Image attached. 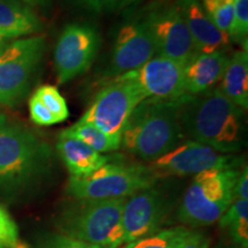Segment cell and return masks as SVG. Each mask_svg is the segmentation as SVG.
I'll use <instances>...</instances> for the list:
<instances>
[{
    "mask_svg": "<svg viewBox=\"0 0 248 248\" xmlns=\"http://www.w3.org/2000/svg\"><path fill=\"white\" fill-rule=\"evenodd\" d=\"M183 137L233 154L243 146L244 109L218 88L183 99L179 114Z\"/></svg>",
    "mask_w": 248,
    "mask_h": 248,
    "instance_id": "cell-1",
    "label": "cell"
},
{
    "mask_svg": "<svg viewBox=\"0 0 248 248\" xmlns=\"http://www.w3.org/2000/svg\"><path fill=\"white\" fill-rule=\"evenodd\" d=\"M53 153L47 142L0 111V192L20 194L51 172Z\"/></svg>",
    "mask_w": 248,
    "mask_h": 248,
    "instance_id": "cell-2",
    "label": "cell"
},
{
    "mask_svg": "<svg viewBox=\"0 0 248 248\" xmlns=\"http://www.w3.org/2000/svg\"><path fill=\"white\" fill-rule=\"evenodd\" d=\"M184 98L141 101L125 124L121 147L150 162L177 147L184 139L179 123Z\"/></svg>",
    "mask_w": 248,
    "mask_h": 248,
    "instance_id": "cell-3",
    "label": "cell"
},
{
    "mask_svg": "<svg viewBox=\"0 0 248 248\" xmlns=\"http://www.w3.org/2000/svg\"><path fill=\"white\" fill-rule=\"evenodd\" d=\"M126 199L76 200L59 214L61 234L102 248L124 245L122 213Z\"/></svg>",
    "mask_w": 248,
    "mask_h": 248,
    "instance_id": "cell-4",
    "label": "cell"
},
{
    "mask_svg": "<svg viewBox=\"0 0 248 248\" xmlns=\"http://www.w3.org/2000/svg\"><path fill=\"white\" fill-rule=\"evenodd\" d=\"M239 172L238 167H230L197 173L182 198L178 221L192 228L218 221L234 200V185Z\"/></svg>",
    "mask_w": 248,
    "mask_h": 248,
    "instance_id": "cell-5",
    "label": "cell"
},
{
    "mask_svg": "<svg viewBox=\"0 0 248 248\" xmlns=\"http://www.w3.org/2000/svg\"><path fill=\"white\" fill-rule=\"evenodd\" d=\"M150 167L107 162L89 175L70 176L66 192L76 200L126 199L156 184Z\"/></svg>",
    "mask_w": 248,
    "mask_h": 248,
    "instance_id": "cell-6",
    "label": "cell"
},
{
    "mask_svg": "<svg viewBox=\"0 0 248 248\" xmlns=\"http://www.w3.org/2000/svg\"><path fill=\"white\" fill-rule=\"evenodd\" d=\"M45 52V39H16L0 54V104L15 106L29 92Z\"/></svg>",
    "mask_w": 248,
    "mask_h": 248,
    "instance_id": "cell-7",
    "label": "cell"
},
{
    "mask_svg": "<svg viewBox=\"0 0 248 248\" xmlns=\"http://www.w3.org/2000/svg\"><path fill=\"white\" fill-rule=\"evenodd\" d=\"M146 95L125 75L108 80L90 105L79 122L90 123L109 136L122 137L125 124L133 110Z\"/></svg>",
    "mask_w": 248,
    "mask_h": 248,
    "instance_id": "cell-8",
    "label": "cell"
},
{
    "mask_svg": "<svg viewBox=\"0 0 248 248\" xmlns=\"http://www.w3.org/2000/svg\"><path fill=\"white\" fill-rule=\"evenodd\" d=\"M101 39L89 24L74 23L62 30L54 49L59 84H64L90 69L97 58Z\"/></svg>",
    "mask_w": 248,
    "mask_h": 248,
    "instance_id": "cell-9",
    "label": "cell"
},
{
    "mask_svg": "<svg viewBox=\"0 0 248 248\" xmlns=\"http://www.w3.org/2000/svg\"><path fill=\"white\" fill-rule=\"evenodd\" d=\"M153 37L156 55L185 64L198 53L176 4H157L142 17Z\"/></svg>",
    "mask_w": 248,
    "mask_h": 248,
    "instance_id": "cell-10",
    "label": "cell"
},
{
    "mask_svg": "<svg viewBox=\"0 0 248 248\" xmlns=\"http://www.w3.org/2000/svg\"><path fill=\"white\" fill-rule=\"evenodd\" d=\"M237 157L224 154L207 145L193 140L181 142L177 147L151 163L150 168L157 178L169 176H188L210 169L238 167Z\"/></svg>",
    "mask_w": 248,
    "mask_h": 248,
    "instance_id": "cell-11",
    "label": "cell"
},
{
    "mask_svg": "<svg viewBox=\"0 0 248 248\" xmlns=\"http://www.w3.org/2000/svg\"><path fill=\"white\" fill-rule=\"evenodd\" d=\"M156 55L153 37L144 18L132 20L121 27L106 71L108 80L137 70Z\"/></svg>",
    "mask_w": 248,
    "mask_h": 248,
    "instance_id": "cell-12",
    "label": "cell"
},
{
    "mask_svg": "<svg viewBox=\"0 0 248 248\" xmlns=\"http://www.w3.org/2000/svg\"><path fill=\"white\" fill-rule=\"evenodd\" d=\"M168 210V198L155 185L126 198L122 213L124 245L159 230Z\"/></svg>",
    "mask_w": 248,
    "mask_h": 248,
    "instance_id": "cell-13",
    "label": "cell"
},
{
    "mask_svg": "<svg viewBox=\"0 0 248 248\" xmlns=\"http://www.w3.org/2000/svg\"><path fill=\"white\" fill-rule=\"evenodd\" d=\"M141 89L146 98L178 100L186 97L184 64L155 55L137 70L123 74Z\"/></svg>",
    "mask_w": 248,
    "mask_h": 248,
    "instance_id": "cell-14",
    "label": "cell"
},
{
    "mask_svg": "<svg viewBox=\"0 0 248 248\" xmlns=\"http://www.w3.org/2000/svg\"><path fill=\"white\" fill-rule=\"evenodd\" d=\"M175 4L190 31L197 52L213 53L224 51L230 38L213 23L199 0H177Z\"/></svg>",
    "mask_w": 248,
    "mask_h": 248,
    "instance_id": "cell-15",
    "label": "cell"
},
{
    "mask_svg": "<svg viewBox=\"0 0 248 248\" xmlns=\"http://www.w3.org/2000/svg\"><path fill=\"white\" fill-rule=\"evenodd\" d=\"M229 57L225 51L213 53H195L184 64V79L187 94L207 92L221 82Z\"/></svg>",
    "mask_w": 248,
    "mask_h": 248,
    "instance_id": "cell-16",
    "label": "cell"
},
{
    "mask_svg": "<svg viewBox=\"0 0 248 248\" xmlns=\"http://www.w3.org/2000/svg\"><path fill=\"white\" fill-rule=\"evenodd\" d=\"M57 152L71 176L89 175L109 162V157L62 130L57 141Z\"/></svg>",
    "mask_w": 248,
    "mask_h": 248,
    "instance_id": "cell-17",
    "label": "cell"
},
{
    "mask_svg": "<svg viewBox=\"0 0 248 248\" xmlns=\"http://www.w3.org/2000/svg\"><path fill=\"white\" fill-rule=\"evenodd\" d=\"M42 30V22L21 0H0V36L11 40Z\"/></svg>",
    "mask_w": 248,
    "mask_h": 248,
    "instance_id": "cell-18",
    "label": "cell"
},
{
    "mask_svg": "<svg viewBox=\"0 0 248 248\" xmlns=\"http://www.w3.org/2000/svg\"><path fill=\"white\" fill-rule=\"evenodd\" d=\"M219 90L226 98H229L240 107H248V52L247 49L235 52L230 57L228 66L221 79Z\"/></svg>",
    "mask_w": 248,
    "mask_h": 248,
    "instance_id": "cell-19",
    "label": "cell"
},
{
    "mask_svg": "<svg viewBox=\"0 0 248 248\" xmlns=\"http://www.w3.org/2000/svg\"><path fill=\"white\" fill-rule=\"evenodd\" d=\"M218 223L219 228L231 238L232 244L248 248V200L234 199Z\"/></svg>",
    "mask_w": 248,
    "mask_h": 248,
    "instance_id": "cell-20",
    "label": "cell"
},
{
    "mask_svg": "<svg viewBox=\"0 0 248 248\" xmlns=\"http://www.w3.org/2000/svg\"><path fill=\"white\" fill-rule=\"evenodd\" d=\"M63 131L73 136V137L79 139L80 141L84 142L92 150L101 154L117 151L122 146V137L107 135L90 123L79 122L78 121L70 128L64 129Z\"/></svg>",
    "mask_w": 248,
    "mask_h": 248,
    "instance_id": "cell-21",
    "label": "cell"
},
{
    "mask_svg": "<svg viewBox=\"0 0 248 248\" xmlns=\"http://www.w3.org/2000/svg\"><path fill=\"white\" fill-rule=\"evenodd\" d=\"M187 232L188 229L183 226L157 230L154 233L125 245V248H179Z\"/></svg>",
    "mask_w": 248,
    "mask_h": 248,
    "instance_id": "cell-22",
    "label": "cell"
},
{
    "mask_svg": "<svg viewBox=\"0 0 248 248\" xmlns=\"http://www.w3.org/2000/svg\"><path fill=\"white\" fill-rule=\"evenodd\" d=\"M234 0H202V7L213 23L226 36L233 20Z\"/></svg>",
    "mask_w": 248,
    "mask_h": 248,
    "instance_id": "cell-23",
    "label": "cell"
},
{
    "mask_svg": "<svg viewBox=\"0 0 248 248\" xmlns=\"http://www.w3.org/2000/svg\"><path fill=\"white\" fill-rule=\"evenodd\" d=\"M33 94L51 111L52 115L57 120V123L63 122L69 115L67 102L55 86L43 85Z\"/></svg>",
    "mask_w": 248,
    "mask_h": 248,
    "instance_id": "cell-24",
    "label": "cell"
},
{
    "mask_svg": "<svg viewBox=\"0 0 248 248\" xmlns=\"http://www.w3.org/2000/svg\"><path fill=\"white\" fill-rule=\"evenodd\" d=\"M0 246L2 248H30L20 239L16 223L0 204Z\"/></svg>",
    "mask_w": 248,
    "mask_h": 248,
    "instance_id": "cell-25",
    "label": "cell"
},
{
    "mask_svg": "<svg viewBox=\"0 0 248 248\" xmlns=\"http://www.w3.org/2000/svg\"><path fill=\"white\" fill-rule=\"evenodd\" d=\"M248 36V0H234L233 20L229 38L235 43L247 45Z\"/></svg>",
    "mask_w": 248,
    "mask_h": 248,
    "instance_id": "cell-26",
    "label": "cell"
},
{
    "mask_svg": "<svg viewBox=\"0 0 248 248\" xmlns=\"http://www.w3.org/2000/svg\"><path fill=\"white\" fill-rule=\"evenodd\" d=\"M40 248H102L97 245L84 243L61 233H53L43 238Z\"/></svg>",
    "mask_w": 248,
    "mask_h": 248,
    "instance_id": "cell-27",
    "label": "cell"
},
{
    "mask_svg": "<svg viewBox=\"0 0 248 248\" xmlns=\"http://www.w3.org/2000/svg\"><path fill=\"white\" fill-rule=\"evenodd\" d=\"M29 111L32 122L38 124V125L49 126L57 124V120L52 115L51 111L42 104V101L35 94L29 100Z\"/></svg>",
    "mask_w": 248,
    "mask_h": 248,
    "instance_id": "cell-28",
    "label": "cell"
},
{
    "mask_svg": "<svg viewBox=\"0 0 248 248\" xmlns=\"http://www.w3.org/2000/svg\"><path fill=\"white\" fill-rule=\"evenodd\" d=\"M80 4L98 13L114 12L133 4L137 0H78Z\"/></svg>",
    "mask_w": 248,
    "mask_h": 248,
    "instance_id": "cell-29",
    "label": "cell"
},
{
    "mask_svg": "<svg viewBox=\"0 0 248 248\" xmlns=\"http://www.w3.org/2000/svg\"><path fill=\"white\" fill-rule=\"evenodd\" d=\"M179 248H209V239L202 232L188 230Z\"/></svg>",
    "mask_w": 248,
    "mask_h": 248,
    "instance_id": "cell-30",
    "label": "cell"
},
{
    "mask_svg": "<svg viewBox=\"0 0 248 248\" xmlns=\"http://www.w3.org/2000/svg\"><path fill=\"white\" fill-rule=\"evenodd\" d=\"M233 193L234 199L248 200V170L246 164H245V167H243L239 175H238Z\"/></svg>",
    "mask_w": 248,
    "mask_h": 248,
    "instance_id": "cell-31",
    "label": "cell"
},
{
    "mask_svg": "<svg viewBox=\"0 0 248 248\" xmlns=\"http://www.w3.org/2000/svg\"><path fill=\"white\" fill-rule=\"evenodd\" d=\"M28 6H38V7H48L51 0H21Z\"/></svg>",
    "mask_w": 248,
    "mask_h": 248,
    "instance_id": "cell-32",
    "label": "cell"
},
{
    "mask_svg": "<svg viewBox=\"0 0 248 248\" xmlns=\"http://www.w3.org/2000/svg\"><path fill=\"white\" fill-rule=\"evenodd\" d=\"M8 44H9L8 40L5 39V38H2V37L0 36V54H1L2 52H4V49L7 47Z\"/></svg>",
    "mask_w": 248,
    "mask_h": 248,
    "instance_id": "cell-33",
    "label": "cell"
},
{
    "mask_svg": "<svg viewBox=\"0 0 248 248\" xmlns=\"http://www.w3.org/2000/svg\"><path fill=\"white\" fill-rule=\"evenodd\" d=\"M215 248H240V247L235 246L234 244H232V245H228V244H219V245H217V246H216Z\"/></svg>",
    "mask_w": 248,
    "mask_h": 248,
    "instance_id": "cell-34",
    "label": "cell"
},
{
    "mask_svg": "<svg viewBox=\"0 0 248 248\" xmlns=\"http://www.w3.org/2000/svg\"><path fill=\"white\" fill-rule=\"evenodd\" d=\"M0 248H2V247H1V246H0Z\"/></svg>",
    "mask_w": 248,
    "mask_h": 248,
    "instance_id": "cell-35",
    "label": "cell"
}]
</instances>
